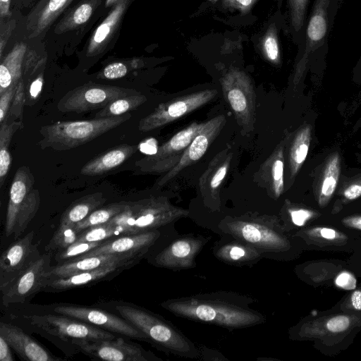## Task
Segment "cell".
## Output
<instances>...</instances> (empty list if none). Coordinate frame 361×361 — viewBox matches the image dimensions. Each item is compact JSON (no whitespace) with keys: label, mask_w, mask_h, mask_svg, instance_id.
Returning a JSON list of instances; mask_svg holds the SVG:
<instances>
[{"label":"cell","mask_w":361,"mask_h":361,"mask_svg":"<svg viewBox=\"0 0 361 361\" xmlns=\"http://www.w3.org/2000/svg\"><path fill=\"white\" fill-rule=\"evenodd\" d=\"M119 0H106L105 6L106 7L114 6Z\"/></svg>","instance_id":"cell-58"},{"label":"cell","mask_w":361,"mask_h":361,"mask_svg":"<svg viewBox=\"0 0 361 361\" xmlns=\"http://www.w3.org/2000/svg\"><path fill=\"white\" fill-rule=\"evenodd\" d=\"M106 200L104 194L100 192L89 194L76 200L64 211L59 224L75 226L102 206Z\"/></svg>","instance_id":"cell-31"},{"label":"cell","mask_w":361,"mask_h":361,"mask_svg":"<svg viewBox=\"0 0 361 361\" xmlns=\"http://www.w3.org/2000/svg\"><path fill=\"white\" fill-rule=\"evenodd\" d=\"M0 336L21 360L29 361H59L60 357L54 356L40 343L30 337L19 327L1 322Z\"/></svg>","instance_id":"cell-22"},{"label":"cell","mask_w":361,"mask_h":361,"mask_svg":"<svg viewBox=\"0 0 361 361\" xmlns=\"http://www.w3.org/2000/svg\"><path fill=\"white\" fill-rule=\"evenodd\" d=\"M160 235L161 233L158 229L134 235H122L104 240L97 247L74 260L101 254L144 255L155 244Z\"/></svg>","instance_id":"cell-19"},{"label":"cell","mask_w":361,"mask_h":361,"mask_svg":"<svg viewBox=\"0 0 361 361\" xmlns=\"http://www.w3.org/2000/svg\"><path fill=\"white\" fill-rule=\"evenodd\" d=\"M288 213L293 224L298 226H304L312 217V212L305 209H289Z\"/></svg>","instance_id":"cell-49"},{"label":"cell","mask_w":361,"mask_h":361,"mask_svg":"<svg viewBox=\"0 0 361 361\" xmlns=\"http://www.w3.org/2000/svg\"><path fill=\"white\" fill-rule=\"evenodd\" d=\"M144 255L101 254L81 259L66 262L51 266L49 279L65 278L78 273L93 270L102 266L132 259H142Z\"/></svg>","instance_id":"cell-26"},{"label":"cell","mask_w":361,"mask_h":361,"mask_svg":"<svg viewBox=\"0 0 361 361\" xmlns=\"http://www.w3.org/2000/svg\"><path fill=\"white\" fill-rule=\"evenodd\" d=\"M255 1L256 0H222V4L224 6L238 8L241 12L246 13Z\"/></svg>","instance_id":"cell-52"},{"label":"cell","mask_w":361,"mask_h":361,"mask_svg":"<svg viewBox=\"0 0 361 361\" xmlns=\"http://www.w3.org/2000/svg\"><path fill=\"white\" fill-rule=\"evenodd\" d=\"M233 154L228 148L217 153L199 178V188L205 204L214 209L220 206L221 186L228 172Z\"/></svg>","instance_id":"cell-20"},{"label":"cell","mask_w":361,"mask_h":361,"mask_svg":"<svg viewBox=\"0 0 361 361\" xmlns=\"http://www.w3.org/2000/svg\"><path fill=\"white\" fill-rule=\"evenodd\" d=\"M254 302L246 295L218 290L169 299L160 305L176 317L232 331L266 322L264 314L251 308Z\"/></svg>","instance_id":"cell-1"},{"label":"cell","mask_w":361,"mask_h":361,"mask_svg":"<svg viewBox=\"0 0 361 361\" xmlns=\"http://www.w3.org/2000/svg\"><path fill=\"white\" fill-rule=\"evenodd\" d=\"M39 205V191L37 189H32L18 212L13 228L15 239L24 232L29 223L35 216Z\"/></svg>","instance_id":"cell-36"},{"label":"cell","mask_w":361,"mask_h":361,"mask_svg":"<svg viewBox=\"0 0 361 361\" xmlns=\"http://www.w3.org/2000/svg\"><path fill=\"white\" fill-rule=\"evenodd\" d=\"M126 204L127 202L121 201L95 209L84 219L76 224L75 228L78 232H81L87 228L105 224L123 212Z\"/></svg>","instance_id":"cell-38"},{"label":"cell","mask_w":361,"mask_h":361,"mask_svg":"<svg viewBox=\"0 0 361 361\" xmlns=\"http://www.w3.org/2000/svg\"><path fill=\"white\" fill-rule=\"evenodd\" d=\"M343 0H314L307 18L299 56L294 73V82L301 78L307 68L322 63L327 54L329 37Z\"/></svg>","instance_id":"cell-3"},{"label":"cell","mask_w":361,"mask_h":361,"mask_svg":"<svg viewBox=\"0 0 361 361\" xmlns=\"http://www.w3.org/2000/svg\"><path fill=\"white\" fill-rule=\"evenodd\" d=\"M335 283L343 289L352 290L356 287V279L351 274L343 271L336 278Z\"/></svg>","instance_id":"cell-50"},{"label":"cell","mask_w":361,"mask_h":361,"mask_svg":"<svg viewBox=\"0 0 361 361\" xmlns=\"http://www.w3.org/2000/svg\"><path fill=\"white\" fill-rule=\"evenodd\" d=\"M23 128L22 121L10 123L3 122L0 126V187L6 180L12 159L8 148L15 133Z\"/></svg>","instance_id":"cell-34"},{"label":"cell","mask_w":361,"mask_h":361,"mask_svg":"<svg viewBox=\"0 0 361 361\" xmlns=\"http://www.w3.org/2000/svg\"><path fill=\"white\" fill-rule=\"evenodd\" d=\"M217 93L216 90L207 89L161 103L152 113L140 119L138 130L145 133L173 122L205 105Z\"/></svg>","instance_id":"cell-11"},{"label":"cell","mask_w":361,"mask_h":361,"mask_svg":"<svg viewBox=\"0 0 361 361\" xmlns=\"http://www.w3.org/2000/svg\"><path fill=\"white\" fill-rule=\"evenodd\" d=\"M35 178L27 166H20L15 173L9 192V200L6 214L5 235L13 234L18 212L33 189Z\"/></svg>","instance_id":"cell-25"},{"label":"cell","mask_w":361,"mask_h":361,"mask_svg":"<svg viewBox=\"0 0 361 361\" xmlns=\"http://www.w3.org/2000/svg\"><path fill=\"white\" fill-rule=\"evenodd\" d=\"M128 72V68L124 63L116 61L105 66L97 74V78L109 80L118 79L126 76Z\"/></svg>","instance_id":"cell-45"},{"label":"cell","mask_w":361,"mask_h":361,"mask_svg":"<svg viewBox=\"0 0 361 361\" xmlns=\"http://www.w3.org/2000/svg\"><path fill=\"white\" fill-rule=\"evenodd\" d=\"M44 72L39 73L25 85V105L32 106L39 99L44 85Z\"/></svg>","instance_id":"cell-44"},{"label":"cell","mask_w":361,"mask_h":361,"mask_svg":"<svg viewBox=\"0 0 361 361\" xmlns=\"http://www.w3.org/2000/svg\"><path fill=\"white\" fill-rule=\"evenodd\" d=\"M289 29L299 44L302 42L310 0H288Z\"/></svg>","instance_id":"cell-35"},{"label":"cell","mask_w":361,"mask_h":361,"mask_svg":"<svg viewBox=\"0 0 361 361\" xmlns=\"http://www.w3.org/2000/svg\"><path fill=\"white\" fill-rule=\"evenodd\" d=\"M311 140V127L308 125L300 128L295 135L288 152V164L290 178L298 173L308 154Z\"/></svg>","instance_id":"cell-32"},{"label":"cell","mask_w":361,"mask_h":361,"mask_svg":"<svg viewBox=\"0 0 361 361\" xmlns=\"http://www.w3.org/2000/svg\"><path fill=\"white\" fill-rule=\"evenodd\" d=\"M130 0H119L90 38L87 55L93 56L100 54L106 47L117 30Z\"/></svg>","instance_id":"cell-27"},{"label":"cell","mask_w":361,"mask_h":361,"mask_svg":"<svg viewBox=\"0 0 361 361\" xmlns=\"http://www.w3.org/2000/svg\"><path fill=\"white\" fill-rule=\"evenodd\" d=\"M33 0H25L27 4H30Z\"/></svg>","instance_id":"cell-61"},{"label":"cell","mask_w":361,"mask_h":361,"mask_svg":"<svg viewBox=\"0 0 361 361\" xmlns=\"http://www.w3.org/2000/svg\"><path fill=\"white\" fill-rule=\"evenodd\" d=\"M78 350L92 359L107 361H160L161 359L140 345L122 337L111 340L74 341Z\"/></svg>","instance_id":"cell-12"},{"label":"cell","mask_w":361,"mask_h":361,"mask_svg":"<svg viewBox=\"0 0 361 361\" xmlns=\"http://www.w3.org/2000/svg\"><path fill=\"white\" fill-rule=\"evenodd\" d=\"M16 20L13 19L1 20L0 26V57L2 59L3 52L6 47L12 32L16 27Z\"/></svg>","instance_id":"cell-47"},{"label":"cell","mask_w":361,"mask_h":361,"mask_svg":"<svg viewBox=\"0 0 361 361\" xmlns=\"http://www.w3.org/2000/svg\"><path fill=\"white\" fill-rule=\"evenodd\" d=\"M200 357V359L204 360H228L218 350L208 348L204 345L198 346Z\"/></svg>","instance_id":"cell-53"},{"label":"cell","mask_w":361,"mask_h":361,"mask_svg":"<svg viewBox=\"0 0 361 361\" xmlns=\"http://www.w3.org/2000/svg\"><path fill=\"white\" fill-rule=\"evenodd\" d=\"M102 242H82L75 243L66 249L55 254V260L57 264L73 261L79 256L87 253L101 245Z\"/></svg>","instance_id":"cell-42"},{"label":"cell","mask_w":361,"mask_h":361,"mask_svg":"<svg viewBox=\"0 0 361 361\" xmlns=\"http://www.w3.org/2000/svg\"><path fill=\"white\" fill-rule=\"evenodd\" d=\"M204 123L192 122L159 147L155 153L137 161L135 166L137 171L148 174H161L169 171L180 160L186 148Z\"/></svg>","instance_id":"cell-10"},{"label":"cell","mask_w":361,"mask_h":361,"mask_svg":"<svg viewBox=\"0 0 361 361\" xmlns=\"http://www.w3.org/2000/svg\"><path fill=\"white\" fill-rule=\"evenodd\" d=\"M147 101L141 93L115 99L96 113L94 118H102L121 116L135 110Z\"/></svg>","instance_id":"cell-37"},{"label":"cell","mask_w":361,"mask_h":361,"mask_svg":"<svg viewBox=\"0 0 361 361\" xmlns=\"http://www.w3.org/2000/svg\"><path fill=\"white\" fill-rule=\"evenodd\" d=\"M137 150L136 145H121L94 157L85 164L80 173L85 176H97L119 166Z\"/></svg>","instance_id":"cell-28"},{"label":"cell","mask_w":361,"mask_h":361,"mask_svg":"<svg viewBox=\"0 0 361 361\" xmlns=\"http://www.w3.org/2000/svg\"><path fill=\"white\" fill-rule=\"evenodd\" d=\"M351 302L355 309L361 310V291L356 290L352 294Z\"/></svg>","instance_id":"cell-56"},{"label":"cell","mask_w":361,"mask_h":361,"mask_svg":"<svg viewBox=\"0 0 361 361\" xmlns=\"http://www.w3.org/2000/svg\"><path fill=\"white\" fill-rule=\"evenodd\" d=\"M225 99L238 124L246 132L253 129L256 96L251 78L237 68L230 69L220 80Z\"/></svg>","instance_id":"cell-7"},{"label":"cell","mask_w":361,"mask_h":361,"mask_svg":"<svg viewBox=\"0 0 361 361\" xmlns=\"http://www.w3.org/2000/svg\"><path fill=\"white\" fill-rule=\"evenodd\" d=\"M24 105H25V85L21 78L18 82L10 109L4 122L10 123L16 121H22Z\"/></svg>","instance_id":"cell-43"},{"label":"cell","mask_w":361,"mask_h":361,"mask_svg":"<svg viewBox=\"0 0 361 361\" xmlns=\"http://www.w3.org/2000/svg\"><path fill=\"white\" fill-rule=\"evenodd\" d=\"M18 83H15L9 87L5 92L0 94V124L7 116L13 97L17 90Z\"/></svg>","instance_id":"cell-46"},{"label":"cell","mask_w":361,"mask_h":361,"mask_svg":"<svg viewBox=\"0 0 361 361\" xmlns=\"http://www.w3.org/2000/svg\"><path fill=\"white\" fill-rule=\"evenodd\" d=\"M119 235L116 229L105 223L94 226L82 231L75 243L82 242H102Z\"/></svg>","instance_id":"cell-40"},{"label":"cell","mask_w":361,"mask_h":361,"mask_svg":"<svg viewBox=\"0 0 361 361\" xmlns=\"http://www.w3.org/2000/svg\"><path fill=\"white\" fill-rule=\"evenodd\" d=\"M218 227L223 233L253 245L267 258H271V255L279 252L288 245L275 216L252 214L226 216Z\"/></svg>","instance_id":"cell-6"},{"label":"cell","mask_w":361,"mask_h":361,"mask_svg":"<svg viewBox=\"0 0 361 361\" xmlns=\"http://www.w3.org/2000/svg\"><path fill=\"white\" fill-rule=\"evenodd\" d=\"M51 267V254L42 255L1 293L2 305L8 307L25 303L42 291Z\"/></svg>","instance_id":"cell-14"},{"label":"cell","mask_w":361,"mask_h":361,"mask_svg":"<svg viewBox=\"0 0 361 361\" xmlns=\"http://www.w3.org/2000/svg\"><path fill=\"white\" fill-rule=\"evenodd\" d=\"M210 238L189 233L176 237L154 258V266L174 271L196 267V257Z\"/></svg>","instance_id":"cell-15"},{"label":"cell","mask_w":361,"mask_h":361,"mask_svg":"<svg viewBox=\"0 0 361 361\" xmlns=\"http://www.w3.org/2000/svg\"><path fill=\"white\" fill-rule=\"evenodd\" d=\"M103 0H81L65 13L54 28L59 35L78 28L86 23Z\"/></svg>","instance_id":"cell-30"},{"label":"cell","mask_w":361,"mask_h":361,"mask_svg":"<svg viewBox=\"0 0 361 361\" xmlns=\"http://www.w3.org/2000/svg\"><path fill=\"white\" fill-rule=\"evenodd\" d=\"M130 118L131 114L126 113L92 120L58 121L40 128L42 139L38 145L42 149L70 150L93 140Z\"/></svg>","instance_id":"cell-5"},{"label":"cell","mask_w":361,"mask_h":361,"mask_svg":"<svg viewBox=\"0 0 361 361\" xmlns=\"http://www.w3.org/2000/svg\"><path fill=\"white\" fill-rule=\"evenodd\" d=\"M34 231L13 243L0 257V290H6L42 255L33 243Z\"/></svg>","instance_id":"cell-16"},{"label":"cell","mask_w":361,"mask_h":361,"mask_svg":"<svg viewBox=\"0 0 361 361\" xmlns=\"http://www.w3.org/2000/svg\"><path fill=\"white\" fill-rule=\"evenodd\" d=\"M341 173V161L338 153L333 154L325 164L319 189L320 204L326 202L334 193Z\"/></svg>","instance_id":"cell-33"},{"label":"cell","mask_w":361,"mask_h":361,"mask_svg":"<svg viewBox=\"0 0 361 361\" xmlns=\"http://www.w3.org/2000/svg\"><path fill=\"white\" fill-rule=\"evenodd\" d=\"M52 311L58 314L80 319L113 334L149 343L144 333L126 319L101 310L61 304L54 306Z\"/></svg>","instance_id":"cell-13"},{"label":"cell","mask_w":361,"mask_h":361,"mask_svg":"<svg viewBox=\"0 0 361 361\" xmlns=\"http://www.w3.org/2000/svg\"><path fill=\"white\" fill-rule=\"evenodd\" d=\"M27 46L20 42L1 59L0 64V94L15 83H18L23 75V61Z\"/></svg>","instance_id":"cell-29"},{"label":"cell","mask_w":361,"mask_h":361,"mask_svg":"<svg viewBox=\"0 0 361 361\" xmlns=\"http://www.w3.org/2000/svg\"><path fill=\"white\" fill-rule=\"evenodd\" d=\"M320 234L324 238L329 240H333L336 238V231L329 228H323L321 229Z\"/></svg>","instance_id":"cell-57"},{"label":"cell","mask_w":361,"mask_h":361,"mask_svg":"<svg viewBox=\"0 0 361 361\" xmlns=\"http://www.w3.org/2000/svg\"><path fill=\"white\" fill-rule=\"evenodd\" d=\"M262 52L266 59L274 64H279L281 54L276 25L272 23L262 40Z\"/></svg>","instance_id":"cell-41"},{"label":"cell","mask_w":361,"mask_h":361,"mask_svg":"<svg viewBox=\"0 0 361 361\" xmlns=\"http://www.w3.org/2000/svg\"><path fill=\"white\" fill-rule=\"evenodd\" d=\"M80 232H78L75 226L59 224L53 237L45 247L48 253L56 254L75 243Z\"/></svg>","instance_id":"cell-39"},{"label":"cell","mask_w":361,"mask_h":361,"mask_svg":"<svg viewBox=\"0 0 361 361\" xmlns=\"http://www.w3.org/2000/svg\"><path fill=\"white\" fill-rule=\"evenodd\" d=\"M27 319L32 326L71 343L74 341H96L116 338L113 333L62 314H35L27 317Z\"/></svg>","instance_id":"cell-9"},{"label":"cell","mask_w":361,"mask_h":361,"mask_svg":"<svg viewBox=\"0 0 361 361\" xmlns=\"http://www.w3.org/2000/svg\"><path fill=\"white\" fill-rule=\"evenodd\" d=\"M357 221V224L360 226V228H361V218H359V219H356Z\"/></svg>","instance_id":"cell-60"},{"label":"cell","mask_w":361,"mask_h":361,"mask_svg":"<svg viewBox=\"0 0 361 361\" xmlns=\"http://www.w3.org/2000/svg\"><path fill=\"white\" fill-rule=\"evenodd\" d=\"M114 309L122 318L144 333L149 343L160 350L178 357L200 359L198 346L160 315L126 302L115 305Z\"/></svg>","instance_id":"cell-2"},{"label":"cell","mask_w":361,"mask_h":361,"mask_svg":"<svg viewBox=\"0 0 361 361\" xmlns=\"http://www.w3.org/2000/svg\"><path fill=\"white\" fill-rule=\"evenodd\" d=\"M226 122V116L224 114L216 116L206 121L186 148L178 163L156 183L157 188L163 187L183 169L200 159L224 128Z\"/></svg>","instance_id":"cell-17"},{"label":"cell","mask_w":361,"mask_h":361,"mask_svg":"<svg viewBox=\"0 0 361 361\" xmlns=\"http://www.w3.org/2000/svg\"><path fill=\"white\" fill-rule=\"evenodd\" d=\"M284 142L281 141L257 172V183L270 197L278 199L284 189Z\"/></svg>","instance_id":"cell-23"},{"label":"cell","mask_w":361,"mask_h":361,"mask_svg":"<svg viewBox=\"0 0 361 361\" xmlns=\"http://www.w3.org/2000/svg\"><path fill=\"white\" fill-rule=\"evenodd\" d=\"M223 234L212 248V253L218 260L235 267H251L264 257V253L253 245Z\"/></svg>","instance_id":"cell-21"},{"label":"cell","mask_w":361,"mask_h":361,"mask_svg":"<svg viewBox=\"0 0 361 361\" xmlns=\"http://www.w3.org/2000/svg\"><path fill=\"white\" fill-rule=\"evenodd\" d=\"M11 0H0V17L1 20L10 18L11 12L10 11Z\"/></svg>","instance_id":"cell-55"},{"label":"cell","mask_w":361,"mask_h":361,"mask_svg":"<svg viewBox=\"0 0 361 361\" xmlns=\"http://www.w3.org/2000/svg\"><path fill=\"white\" fill-rule=\"evenodd\" d=\"M189 211L173 205L164 196L152 197L135 202H127L125 209L108 222L119 235H134L158 229L181 218Z\"/></svg>","instance_id":"cell-4"},{"label":"cell","mask_w":361,"mask_h":361,"mask_svg":"<svg viewBox=\"0 0 361 361\" xmlns=\"http://www.w3.org/2000/svg\"><path fill=\"white\" fill-rule=\"evenodd\" d=\"M10 348L6 341L0 336V361H13Z\"/></svg>","instance_id":"cell-54"},{"label":"cell","mask_w":361,"mask_h":361,"mask_svg":"<svg viewBox=\"0 0 361 361\" xmlns=\"http://www.w3.org/2000/svg\"><path fill=\"white\" fill-rule=\"evenodd\" d=\"M357 69L361 72V54L356 66Z\"/></svg>","instance_id":"cell-59"},{"label":"cell","mask_w":361,"mask_h":361,"mask_svg":"<svg viewBox=\"0 0 361 361\" xmlns=\"http://www.w3.org/2000/svg\"><path fill=\"white\" fill-rule=\"evenodd\" d=\"M140 93L130 88L88 82L68 91L57 104L61 112L82 113L102 109L112 101Z\"/></svg>","instance_id":"cell-8"},{"label":"cell","mask_w":361,"mask_h":361,"mask_svg":"<svg viewBox=\"0 0 361 361\" xmlns=\"http://www.w3.org/2000/svg\"><path fill=\"white\" fill-rule=\"evenodd\" d=\"M140 259H132L119 263L106 264L97 269L83 271L65 277L49 279L42 288L47 293H59L92 285L100 281H109L117 276L123 271L137 264Z\"/></svg>","instance_id":"cell-18"},{"label":"cell","mask_w":361,"mask_h":361,"mask_svg":"<svg viewBox=\"0 0 361 361\" xmlns=\"http://www.w3.org/2000/svg\"><path fill=\"white\" fill-rule=\"evenodd\" d=\"M345 200H353L361 196V178L350 183L343 192Z\"/></svg>","instance_id":"cell-51"},{"label":"cell","mask_w":361,"mask_h":361,"mask_svg":"<svg viewBox=\"0 0 361 361\" xmlns=\"http://www.w3.org/2000/svg\"><path fill=\"white\" fill-rule=\"evenodd\" d=\"M349 318L343 315L332 317L326 322L327 329L333 333L344 331L349 327Z\"/></svg>","instance_id":"cell-48"},{"label":"cell","mask_w":361,"mask_h":361,"mask_svg":"<svg viewBox=\"0 0 361 361\" xmlns=\"http://www.w3.org/2000/svg\"><path fill=\"white\" fill-rule=\"evenodd\" d=\"M73 1L39 0L26 17L28 37H37L47 31Z\"/></svg>","instance_id":"cell-24"}]
</instances>
